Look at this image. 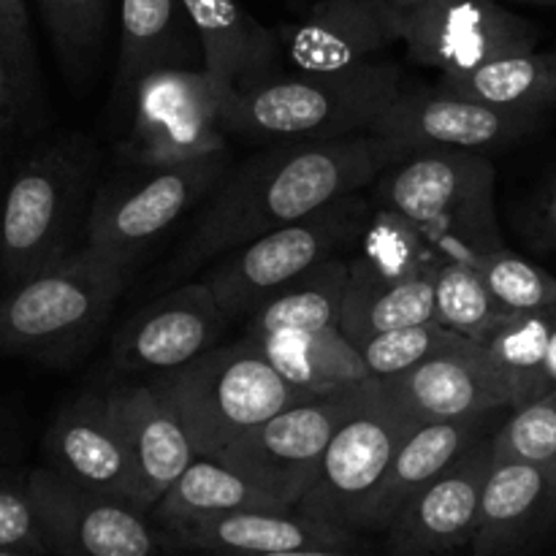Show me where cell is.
Instances as JSON below:
<instances>
[{
  "mask_svg": "<svg viewBox=\"0 0 556 556\" xmlns=\"http://www.w3.org/2000/svg\"><path fill=\"white\" fill-rule=\"evenodd\" d=\"M30 489L52 556H166L168 532L125 500L74 486L49 467L30 470Z\"/></svg>",
  "mask_w": 556,
  "mask_h": 556,
  "instance_id": "14",
  "label": "cell"
},
{
  "mask_svg": "<svg viewBox=\"0 0 556 556\" xmlns=\"http://www.w3.org/2000/svg\"><path fill=\"white\" fill-rule=\"evenodd\" d=\"M494 416L454 418V421H421L416 424L405 443L396 451L378 494L364 514L362 532H386L402 505L432 483L440 472L448 470L462 454L472 448L481 438L492 434Z\"/></svg>",
  "mask_w": 556,
  "mask_h": 556,
  "instance_id": "24",
  "label": "cell"
},
{
  "mask_svg": "<svg viewBox=\"0 0 556 556\" xmlns=\"http://www.w3.org/2000/svg\"><path fill=\"white\" fill-rule=\"evenodd\" d=\"M356 248L358 253L351 258L389 277L427 275V271L438 269L440 264L432 244L416 226L378 204L372 206V215H369V223Z\"/></svg>",
  "mask_w": 556,
  "mask_h": 556,
  "instance_id": "33",
  "label": "cell"
},
{
  "mask_svg": "<svg viewBox=\"0 0 556 556\" xmlns=\"http://www.w3.org/2000/svg\"><path fill=\"white\" fill-rule=\"evenodd\" d=\"M231 318L204 280L185 282L141 307L112 340L123 372H174L220 345Z\"/></svg>",
  "mask_w": 556,
  "mask_h": 556,
  "instance_id": "15",
  "label": "cell"
},
{
  "mask_svg": "<svg viewBox=\"0 0 556 556\" xmlns=\"http://www.w3.org/2000/svg\"><path fill=\"white\" fill-rule=\"evenodd\" d=\"M277 38L296 71L342 74L378 63L380 52L402 41L400 11L386 0H318Z\"/></svg>",
  "mask_w": 556,
  "mask_h": 556,
  "instance_id": "18",
  "label": "cell"
},
{
  "mask_svg": "<svg viewBox=\"0 0 556 556\" xmlns=\"http://www.w3.org/2000/svg\"><path fill=\"white\" fill-rule=\"evenodd\" d=\"M543 114L494 106L454 87H405L394 98L372 134L400 144L410 155L418 150H497L541 128Z\"/></svg>",
  "mask_w": 556,
  "mask_h": 556,
  "instance_id": "13",
  "label": "cell"
},
{
  "mask_svg": "<svg viewBox=\"0 0 556 556\" xmlns=\"http://www.w3.org/2000/svg\"><path fill=\"white\" fill-rule=\"evenodd\" d=\"M130 266L81 244L0 293V358L68 367L85 356L128 286Z\"/></svg>",
  "mask_w": 556,
  "mask_h": 556,
  "instance_id": "3",
  "label": "cell"
},
{
  "mask_svg": "<svg viewBox=\"0 0 556 556\" xmlns=\"http://www.w3.org/2000/svg\"><path fill=\"white\" fill-rule=\"evenodd\" d=\"M9 456H11V443H9V434H5V429L0 427V467H3L5 462H9Z\"/></svg>",
  "mask_w": 556,
  "mask_h": 556,
  "instance_id": "43",
  "label": "cell"
},
{
  "mask_svg": "<svg viewBox=\"0 0 556 556\" xmlns=\"http://www.w3.org/2000/svg\"><path fill=\"white\" fill-rule=\"evenodd\" d=\"M43 467L74 486L139 508L134 456L106 394L76 396L54 416L43 438Z\"/></svg>",
  "mask_w": 556,
  "mask_h": 556,
  "instance_id": "17",
  "label": "cell"
},
{
  "mask_svg": "<svg viewBox=\"0 0 556 556\" xmlns=\"http://www.w3.org/2000/svg\"><path fill=\"white\" fill-rule=\"evenodd\" d=\"M427 320H434V271L389 277L351 258L340 329L356 345L383 331Z\"/></svg>",
  "mask_w": 556,
  "mask_h": 556,
  "instance_id": "27",
  "label": "cell"
},
{
  "mask_svg": "<svg viewBox=\"0 0 556 556\" xmlns=\"http://www.w3.org/2000/svg\"><path fill=\"white\" fill-rule=\"evenodd\" d=\"M492 296L514 315H556V277L503 248L478 261Z\"/></svg>",
  "mask_w": 556,
  "mask_h": 556,
  "instance_id": "34",
  "label": "cell"
},
{
  "mask_svg": "<svg viewBox=\"0 0 556 556\" xmlns=\"http://www.w3.org/2000/svg\"><path fill=\"white\" fill-rule=\"evenodd\" d=\"M438 81L494 106L546 114L556 109V49L508 54L470 74L440 76Z\"/></svg>",
  "mask_w": 556,
  "mask_h": 556,
  "instance_id": "31",
  "label": "cell"
},
{
  "mask_svg": "<svg viewBox=\"0 0 556 556\" xmlns=\"http://www.w3.org/2000/svg\"><path fill=\"white\" fill-rule=\"evenodd\" d=\"M269 556H394V554H369L358 546H331V548H304V552L269 554Z\"/></svg>",
  "mask_w": 556,
  "mask_h": 556,
  "instance_id": "42",
  "label": "cell"
},
{
  "mask_svg": "<svg viewBox=\"0 0 556 556\" xmlns=\"http://www.w3.org/2000/svg\"><path fill=\"white\" fill-rule=\"evenodd\" d=\"M96 199V150L81 136L43 141L16 163L0 199V293L79 250Z\"/></svg>",
  "mask_w": 556,
  "mask_h": 556,
  "instance_id": "2",
  "label": "cell"
},
{
  "mask_svg": "<svg viewBox=\"0 0 556 556\" xmlns=\"http://www.w3.org/2000/svg\"><path fill=\"white\" fill-rule=\"evenodd\" d=\"M204 49V68L242 92L280 74V38L239 0H182Z\"/></svg>",
  "mask_w": 556,
  "mask_h": 556,
  "instance_id": "25",
  "label": "cell"
},
{
  "mask_svg": "<svg viewBox=\"0 0 556 556\" xmlns=\"http://www.w3.org/2000/svg\"><path fill=\"white\" fill-rule=\"evenodd\" d=\"M402 90L389 60L342 74H275L228 103V134L269 141L342 139L372 134L375 123Z\"/></svg>",
  "mask_w": 556,
  "mask_h": 556,
  "instance_id": "5",
  "label": "cell"
},
{
  "mask_svg": "<svg viewBox=\"0 0 556 556\" xmlns=\"http://www.w3.org/2000/svg\"><path fill=\"white\" fill-rule=\"evenodd\" d=\"M492 462V434H486L448 470L413 494L386 527L389 554L445 556L470 546L481 521Z\"/></svg>",
  "mask_w": 556,
  "mask_h": 556,
  "instance_id": "16",
  "label": "cell"
},
{
  "mask_svg": "<svg viewBox=\"0 0 556 556\" xmlns=\"http://www.w3.org/2000/svg\"><path fill=\"white\" fill-rule=\"evenodd\" d=\"M405 155L400 144L375 134L275 141L226 172L168 275H190L331 201L372 188Z\"/></svg>",
  "mask_w": 556,
  "mask_h": 556,
  "instance_id": "1",
  "label": "cell"
},
{
  "mask_svg": "<svg viewBox=\"0 0 556 556\" xmlns=\"http://www.w3.org/2000/svg\"><path fill=\"white\" fill-rule=\"evenodd\" d=\"M525 3H556V0H525Z\"/></svg>",
  "mask_w": 556,
  "mask_h": 556,
  "instance_id": "46",
  "label": "cell"
},
{
  "mask_svg": "<svg viewBox=\"0 0 556 556\" xmlns=\"http://www.w3.org/2000/svg\"><path fill=\"white\" fill-rule=\"evenodd\" d=\"M556 315H516L478 345L508 400V410L552 396V342Z\"/></svg>",
  "mask_w": 556,
  "mask_h": 556,
  "instance_id": "30",
  "label": "cell"
},
{
  "mask_svg": "<svg viewBox=\"0 0 556 556\" xmlns=\"http://www.w3.org/2000/svg\"><path fill=\"white\" fill-rule=\"evenodd\" d=\"M492 432L494 459L556 465V396L508 410Z\"/></svg>",
  "mask_w": 556,
  "mask_h": 556,
  "instance_id": "37",
  "label": "cell"
},
{
  "mask_svg": "<svg viewBox=\"0 0 556 556\" xmlns=\"http://www.w3.org/2000/svg\"><path fill=\"white\" fill-rule=\"evenodd\" d=\"M364 386L296 402L250 429L215 459L248 476L288 508H296L318 476L337 427L353 410Z\"/></svg>",
  "mask_w": 556,
  "mask_h": 556,
  "instance_id": "11",
  "label": "cell"
},
{
  "mask_svg": "<svg viewBox=\"0 0 556 556\" xmlns=\"http://www.w3.org/2000/svg\"><path fill=\"white\" fill-rule=\"evenodd\" d=\"M0 546L52 556L30 489V470L0 467Z\"/></svg>",
  "mask_w": 556,
  "mask_h": 556,
  "instance_id": "38",
  "label": "cell"
},
{
  "mask_svg": "<svg viewBox=\"0 0 556 556\" xmlns=\"http://www.w3.org/2000/svg\"><path fill=\"white\" fill-rule=\"evenodd\" d=\"M161 68H204V49L182 0H123L114 106Z\"/></svg>",
  "mask_w": 556,
  "mask_h": 556,
  "instance_id": "23",
  "label": "cell"
},
{
  "mask_svg": "<svg viewBox=\"0 0 556 556\" xmlns=\"http://www.w3.org/2000/svg\"><path fill=\"white\" fill-rule=\"evenodd\" d=\"M535 220H538V237L543 239L546 244L556 248V185L543 195L541 206L535 212Z\"/></svg>",
  "mask_w": 556,
  "mask_h": 556,
  "instance_id": "41",
  "label": "cell"
},
{
  "mask_svg": "<svg viewBox=\"0 0 556 556\" xmlns=\"http://www.w3.org/2000/svg\"><path fill=\"white\" fill-rule=\"evenodd\" d=\"M348 277H351L348 255L324 261L313 271L286 282L271 296H266L244 318V334L264 337L275 331H313L340 326Z\"/></svg>",
  "mask_w": 556,
  "mask_h": 556,
  "instance_id": "29",
  "label": "cell"
},
{
  "mask_svg": "<svg viewBox=\"0 0 556 556\" xmlns=\"http://www.w3.org/2000/svg\"><path fill=\"white\" fill-rule=\"evenodd\" d=\"M386 3L396 11H407V9H416V5L421 3H429V0H386Z\"/></svg>",
  "mask_w": 556,
  "mask_h": 556,
  "instance_id": "44",
  "label": "cell"
},
{
  "mask_svg": "<svg viewBox=\"0 0 556 556\" xmlns=\"http://www.w3.org/2000/svg\"><path fill=\"white\" fill-rule=\"evenodd\" d=\"M174 548L206 556H269L304 548L358 546V532L309 519L296 508H253L166 530Z\"/></svg>",
  "mask_w": 556,
  "mask_h": 556,
  "instance_id": "21",
  "label": "cell"
},
{
  "mask_svg": "<svg viewBox=\"0 0 556 556\" xmlns=\"http://www.w3.org/2000/svg\"><path fill=\"white\" fill-rule=\"evenodd\" d=\"M96 190L87 215L85 244L134 264L163 231L220 185L228 150L179 166H125Z\"/></svg>",
  "mask_w": 556,
  "mask_h": 556,
  "instance_id": "10",
  "label": "cell"
},
{
  "mask_svg": "<svg viewBox=\"0 0 556 556\" xmlns=\"http://www.w3.org/2000/svg\"><path fill=\"white\" fill-rule=\"evenodd\" d=\"M38 5L65 74L87 76L106 27V0H38Z\"/></svg>",
  "mask_w": 556,
  "mask_h": 556,
  "instance_id": "35",
  "label": "cell"
},
{
  "mask_svg": "<svg viewBox=\"0 0 556 556\" xmlns=\"http://www.w3.org/2000/svg\"><path fill=\"white\" fill-rule=\"evenodd\" d=\"M416 424L421 421H416L380 380H369L353 410L337 427L318 476L299 500L296 510L309 519L362 532L364 514Z\"/></svg>",
  "mask_w": 556,
  "mask_h": 556,
  "instance_id": "9",
  "label": "cell"
},
{
  "mask_svg": "<svg viewBox=\"0 0 556 556\" xmlns=\"http://www.w3.org/2000/svg\"><path fill=\"white\" fill-rule=\"evenodd\" d=\"M380 383L416 421H454L508 410L505 391L489 367L486 353L472 340H462Z\"/></svg>",
  "mask_w": 556,
  "mask_h": 556,
  "instance_id": "20",
  "label": "cell"
},
{
  "mask_svg": "<svg viewBox=\"0 0 556 556\" xmlns=\"http://www.w3.org/2000/svg\"><path fill=\"white\" fill-rule=\"evenodd\" d=\"M462 340L465 337L445 329L438 320H427V324L402 326V329L369 337V340L358 342V351H362L375 380H389L394 375L418 367L438 353L448 351V348L459 345Z\"/></svg>",
  "mask_w": 556,
  "mask_h": 556,
  "instance_id": "36",
  "label": "cell"
},
{
  "mask_svg": "<svg viewBox=\"0 0 556 556\" xmlns=\"http://www.w3.org/2000/svg\"><path fill=\"white\" fill-rule=\"evenodd\" d=\"M0 556H47V554L22 552V548H3V546H0Z\"/></svg>",
  "mask_w": 556,
  "mask_h": 556,
  "instance_id": "45",
  "label": "cell"
},
{
  "mask_svg": "<svg viewBox=\"0 0 556 556\" xmlns=\"http://www.w3.org/2000/svg\"><path fill=\"white\" fill-rule=\"evenodd\" d=\"M25 109V98H22L20 85H16L14 68H11L9 58L0 47V141L14 130L16 119L22 117Z\"/></svg>",
  "mask_w": 556,
  "mask_h": 556,
  "instance_id": "40",
  "label": "cell"
},
{
  "mask_svg": "<svg viewBox=\"0 0 556 556\" xmlns=\"http://www.w3.org/2000/svg\"><path fill=\"white\" fill-rule=\"evenodd\" d=\"M497 172L483 152L418 150L372 182V201L427 237L440 261L478 264L503 248L497 223Z\"/></svg>",
  "mask_w": 556,
  "mask_h": 556,
  "instance_id": "4",
  "label": "cell"
},
{
  "mask_svg": "<svg viewBox=\"0 0 556 556\" xmlns=\"http://www.w3.org/2000/svg\"><path fill=\"white\" fill-rule=\"evenodd\" d=\"M556 527V465L494 459L472 556H519Z\"/></svg>",
  "mask_w": 556,
  "mask_h": 556,
  "instance_id": "22",
  "label": "cell"
},
{
  "mask_svg": "<svg viewBox=\"0 0 556 556\" xmlns=\"http://www.w3.org/2000/svg\"><path fill=\"white\" fill-rule=\"evenodd\" d=\"M199 456H217L242 434L313 391L291 383L250 337L215 345L185 367L161 375Z\"/></svg>",
  "mask_w": 556,
  "mask_h": 556,
  "instance_id": "6",
  "label": "cell"
},
{
  "mask_svg": "<svg viewBox=\"0 0 556 556\" xmlns=\"http://www.w3.org/2000/svg\"><path fill=\"white\" fill-rule=\"evenodd\" d=\"M250 340L291 383L313 394H334L375 380L358 345L340 326L313 331H275Z\"/></svg>",
  "mask_w": 556,
  "mask_h": 556,
  "instance_id": "26",
  "label": "cell"
},
{
  "mask_svg": "<svg viewBox=\"0 0 556 556\" xmlns=\"http://www.w3.org/2000/svg\"><path fill=\"white\" fill-rule=\"evenodd\" d=\"M489 291L486 280L470 261H440L434 269V320L472 342H483L500 326L514 320Z\"/></svg>",
  "mask_w": 556,
  "mask_h": 556,
  "instance_id": "32",
  "label": "cell"
},
{
  "mask_svg": "<svg viewBox=\"0 0 556 556\" xmlns=\"http://www.w3.org/2000/svg\"><path fill=\"white\" fill-rule=\"evenodd\" d=\"M372 206V195L364 190L331 201L220 255L201 280L210 286L228 318H248L277 288L307 275L324 261L351 253L367 228Z\"/></svg>",
  "mask_w": 556,
  "mask_h": 556,
  "instance_id": "7",
  "label": "cell"
},
{
  "mask_svg": "<svg viewBox=\"0 0 556 556\" xmlns=\"http://www.w3.org/2000/svg\"><path fill=\"white\" fill-rule=\"evenodd\" d=\"M231 98V87L206 68L152 71L130 98L119 157L125 166H179L226 152Z\"/></svg>",
  "mask_w": 556,
  "mask_h": 556,
  "instance_id": "8",
  "label": "cell"
},
{
  "mask_svg": "<svg viewBox=\"0 0 556 556\" xmlns=\"http://www.w3.org/2000/svg\"><path fill=\"white\" fill-rule=\"evenodd\" d=\"M0 47L14 68L16 85H20L25 106H33L38 87L36 74V49L30 36V16H27L25 0H0Z\"/></svg>",
  "mask_w": 556,
  "mask_h": 556,
  "instance_id": "39",
  "label": "cell"
},
{
  "mask_svg": "<svg viewBox=\"0 0 556 556\" xmlns=\"http://www.w3.org/2000/svg\"><path fill=\"white\" fill-rule=\"evenodd\" d=\"M400 25L407 58L440 76L470 74L538 43V27L497 0H429L400 11Z\"/></svg>",
  "mask_w": 556,
  "mask_h": 556,
  "instance_id": "12",
  "label": "cell"
},
{
  "mask_svg": "<svg viewBox=\"0 0 556 556\" xmlns=\"http://www.w3.org/2000/svg\"><path fill=\"white\" fill-rule=\"evenodd\" d=\"M139 478V508L150 514L163 494L199 459L193 438L161 380L109 391Z\"/></svg>",
  "mask_w": 556,
  "mask_h": 556,
  "instance_id": "19",
  "label": "cell"
},
{
  "mask_svg": "<svg viewBox=\"0 0 556 556\" xmlns=\"http://www.w3.org/2000/svg\"><path fill=\"white\" fill-rule=\"evenodd\" d=\"M253 508H288V505L215 456H199L163 494L150 516L163 530H172L188 521Z\"/></svg>",
  "mask_w": 556,
  "mask_h": 556,
  "instance_id": "28",
  "label": "cell"
}]
</instances>
